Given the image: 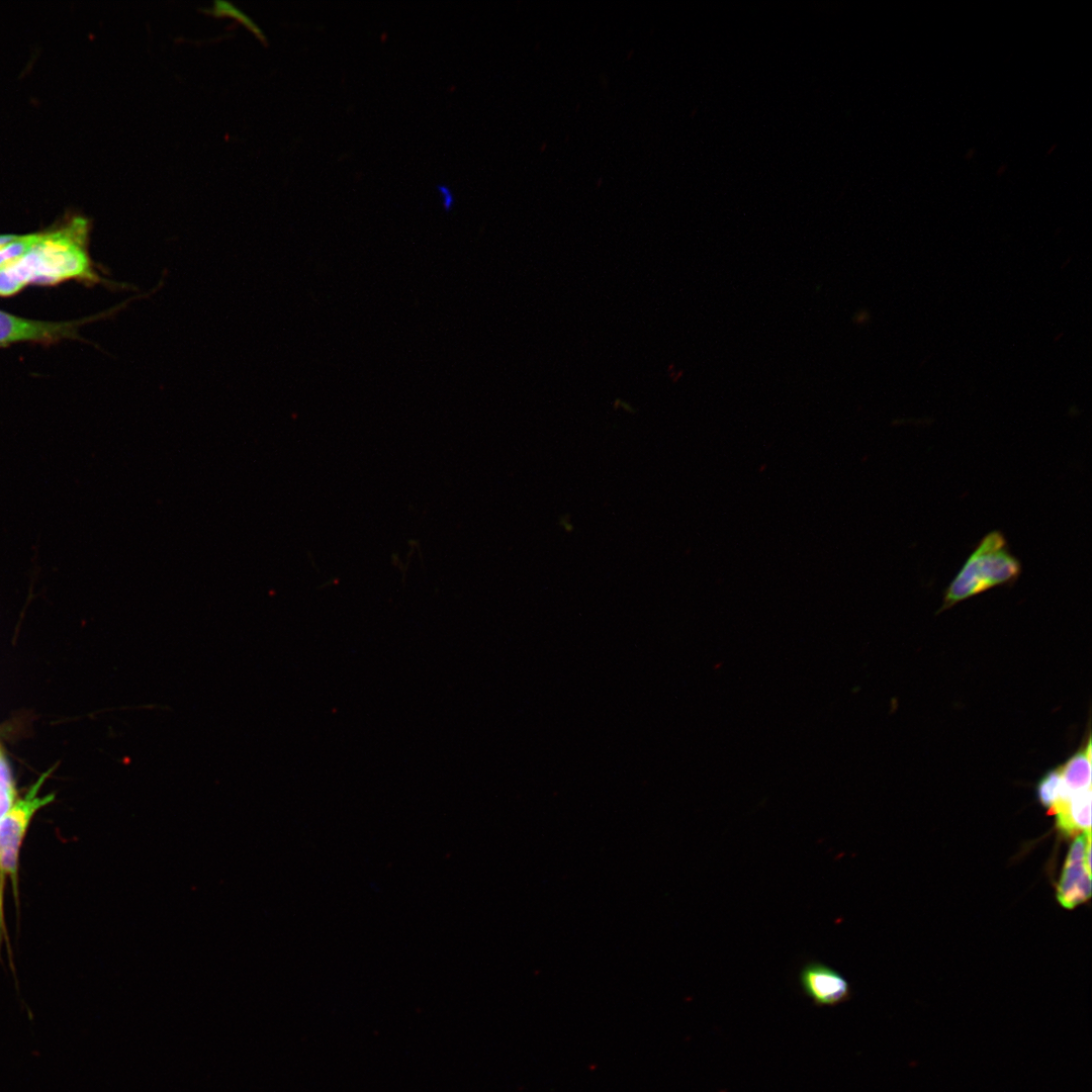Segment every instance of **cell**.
<instances>
[{
	"label": "cell",
	"mask_w": 1092,
	"mask_h": 1092,
	"mask_svg": "<svg viewBox=\"0 0 1092 1092\" xmlns=\"http://www.w3.org/2000/svg\"><path fill=\"white\" fill-rule=\"evenodd\" d=\"M1062 787L1061 767L1050 770L1038 782L1036 797L1039 803L1049 810L1058 802Z\"/></svg>",
	"instance_id": "cell-9"
},
{
	"label": "cell",
	"mask_w": 1092,
	"mask_h": 1092,
	"mask_svg": "<svg viewBox=\"0 0 1092 1092\" xmlns=\"http://www.w3.org/2000/svg\"><path fill=\"white\" fill-rule=\"evenodd\" d=\"M1049 813L1056 816L1057 828L1067 837L1091 831V789L1058 801Z\"/></svg>",
	"instance_id": "cell-6"
},
{
	"label": "cell",
	"mask_w": 1092,
	"mask_h": 1092,
	"mask_svg": "<svg viewBox=\"0 0 1092 1092\" xmlns=\"http://www.w3.org/2000/svg\"><path fill=\"white\" fill-rule=\"evenodd\" d=\"M799 983L804 994L819 1007L837 1006L852 995L849 983L840 973L817 961L807 962L801 968Z\"/></svg>",
	"instance_id": "cell-5"
},
{
	"label": "cell",
	"mask_w": 1092,
	"mask_h": 1092,
	"mask_svg": "<svg viewBox=\"0 0 1092 1092\" xmlns=\"http://www.w3.org/2000/svg\"><path fill=\"white\" fill-rule=\"evenodd\" d=\"M1091 896V872L1084 862L1065 864L1057 889L1059 903L1073 909Z\"/></svg>",
	"instance_id": "cell-7"
},
{
	"label": "cell",
	"mask_w": 1092,
	"mask_h": 1092,
	"mask_svg": "<svg viewBox=\"0 0 1092 1092\" xmlns=\"http://www.w3.org/2000/svg\"><path fill=\"white\" fill-rule=\"evenodd\" d=\"M81 321L44 322L14 315L0 310V347L13 343L31 342L53 344L75 338Z\"/></svg>",
	"instance_id": "cell-4"
},
{
	"label": "cell",
	"mask_w": 1092,
	"mask_h": 1092,
	"mask_svg": "<svg viewBox=\"0 0 1092 1092\" xmlns=\"http://www.w3.org/2000/svg\"><path fill=\"white\" fill-rule=\"evenodd\" d=\"M1062 787L1058 801L1065 800L1074 793L1091 789V740L1086 747L1074 754L1061 767Z\"/></svg>",
	"instance_id": "cell-8"
},
{
	"label": "cell",
	"mask_w": 1092,
	"mask_h": 1092,
	"mask_svg": "<svg viewBox=\"0 0 1092 1092\" xmlns=\"http://www.w3.org/2000/svg\"><path fill=\"white\" fill-rule=\"evenodd\" d=\"M437 189L441 195L442 205L448 211L455 203V197L452 190L446 184H438Z\"/></svg>",
	"instance_id": "cell-13"
},
{
	"label": "cell",
	"mask_w": 1092,
	"mask_h": 1092,
	"mask_svg": "<svg viewBox=\"0 0 1092 1092\" xmlns=\"http://www.w3.org/2000/svg\"><path fill=\"white\" fill-rule=\"evenodd\" d=\"M15 785L9 762L0 746V820L15 801Z\"/></svg>",
	"instance_id": "cell-10"
},
{
	"label": "cell",
	"mask_w": 1092,
	"mask_h": 1092,
	"mask_svg": "<svg viewBox=\"0 0 1092 1092\" xmlns=\"http://www.w3.org/2000/svg\"><path fill=\"white\" fill-rule=\"evenodd\" d=\"M1022 570L1005 535L992 530L981 538L947 585L940 611L990 588L1013 584Z\"/></svg>",
	"instance_id": "cell-2"
},
{
	"label": "cell",
	"mask_w": 1092,
	"mask_h": 1092,
	"mask_svg": "<svg viewBox=\"0 0 1092 1092\" xmlns=\"http://www.w3.org/2000/svg\"><path fill=\"white\" fill-rule=\"evenodd\" d=\"M17 235H0V247L10 243Z\"/></svg>",
	"instance_id": "cell-14"
},
{
	"label": "cell",
	"mask_w": 1092,
	"mask_h": 1092,
	"mask_svg": "<svg viewBox=\"0 0 1092 1092\" xmlns=\"http://www.w3.org/2000/svg\"><path fill=\"white\" fill-rule=\"evenodd\" d=\"M1091 847V831L1082 832L1073 841L1065 864L1084 862L1088 848ZM1086 866V864H1085Z\"/></svg>",
	"instance_id": "cell-12"
},
{
	"label": "cell",
	"mask_w": 1092,
	"mask_h": 1092,
	"mask_svg": "<svg viewBox=\"0 0 1092 1092\" xmlns=\"http://www.w3.org/2000/svg\"><path fill=\"white\" fill-rule=\"evenodd\" d=\"M51 770L43 772L25 796L13 803L0 820V906L4 877L9 876L15 889L18 854L33 815L55 799V794L37 796Z\"/></svg>",
	"instance_id": "cell-3"
},
{
	"label": "cell",
	"mask_w": 1092,
	"mask_h": 1092,
	"mask_svg": "<svg viewBox=\"0 0 1092 1092\" xmlns=\"http://www.w3.org/2000/svg\"><path fill=\"white\" fill-rule=\"evenodd\" d=\"M89 220L82 216L41 232L22 256L0 268V296H10L30 284L50 285L66 280L118 286L104 279L89 254Z\"/></svg>",
	"instance_id": "cell-1"
},
{
	"label": "cell",
	"mask_w": 1092,
	"mask_h": 1092,
	"mask_svg": "<svg viewBox=\"0 0 1092 1092\" xmlns=\"http://www.w3.org/2000/svg\"><path fill=\"white\" fill-rule=\"evenodd\" d=\"M41 232L17 235L10 243L0 247V268L22 256L38 241Z\"/></svg>",
	"instance_id": "cell-11"
}]
</instances>
